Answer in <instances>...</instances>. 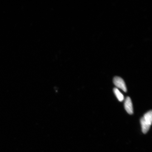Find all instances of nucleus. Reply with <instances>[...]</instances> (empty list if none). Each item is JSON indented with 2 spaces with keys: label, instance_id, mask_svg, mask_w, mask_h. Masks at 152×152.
I'll return each instance as SVG.
<instances>
[{
  "label": "nucleus",
  "instance_id": "nucleus-5",
  "mask_svg": "<svg viewBox=\"0 0 152 152\" xmlns=\"http://www.w3.org/2000/svg\"><path fill=\"white\" fill-rule=\"evenodd\" d=\"M113 92L119 101L121 102L123 101L124 99V96L123 94L120 92V91L118 89L116 88H114L113 89Z\"/></svg>",
  "mask_w": 152,
  "mask_h": 152
},
{
  "label": "nucleus",
  "instance_id": "nucleus-2",
  "mask_svg": "<svg viewBox=\"0 0 152 152\" xmlns=\"http://www.w3.org/2000/svg\"><path fill=\"white\" fill-rule=\"evenodd\" d=\"M124 107L127 113L130 115H132L133 113V105L132 100L129 96L127 97L125 99Z\"/></svg>",
  "mask_w": 152,
  "mask_h": 152
},
{
  "label": "nucleus",
  "instance_id": "nucleus-1",
  "mask_svg": "<svg viewBox=\"0 0 152 152\" xmlns=\"http://www.w3.org/2000/svg\"><path fill=\"white\" fill-rule=\"evenodd\" d=\"M113 83L118 88L122 90L124 92H126L127 91L126 84L125 82L121 78L116 77L114 78Z\"/></svg>",
  "mask_w": 152,
  "mask_h": 152
},
{
  "label": "nucleus",
  "instance_id": "nucleus-3",
  "mask_svg": "<svg viewBox=\"0 0 152 152\" xmlns=\"http://www.w3.org/2000/svg\"><path fill=\"white\" fill-rule=\"evenodd\" d=\"M140 122L141 125L142 132L144 134H145L149 130L151 125L146 122L143 117L140 119Z\"/></svg>",
  "mask_w": 152,
  "mask_h": 152
},
{
  "label": "nucleus",
  "instance_id": "nucleus-4",
  "mask_svg": "<svg viewBox=\"0 0 152 152\" xmlns=\"http://www.w3.org/2000/svg\"><path fill=\"white\" fill-rule=\"evenodd\" d=\"M144 118L148 124L151 125L152 121V112L151 110L148 112L144 115Z\"/></svg>",
  "mask_w": 152,
  "mask_h": 152
}]
</instances>
